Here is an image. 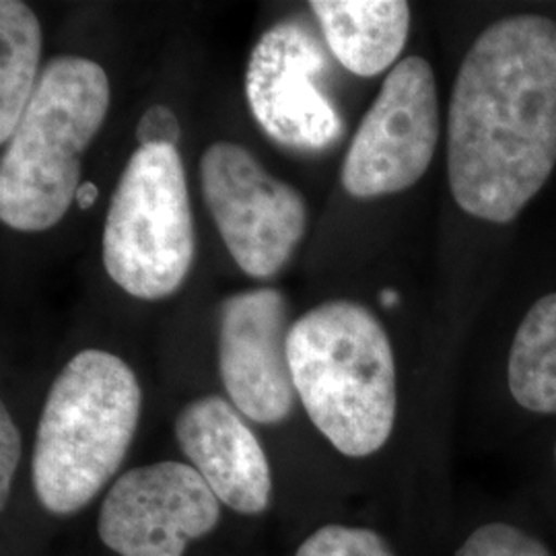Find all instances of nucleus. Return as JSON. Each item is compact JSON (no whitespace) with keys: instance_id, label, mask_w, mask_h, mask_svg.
I'll return each mask as SVG.
<instances>
[{"instance_id":"obj_2","label":"nucleus","mask_w":556,"mask_h":556,"mask_svg":"<svg viewBox=\"0 0 556 556\" xmlns=\"http://www.w3.org/2000/svg\"><path fill=\"white\" fill-rule=\"evenodd\" d=\"M293 383L319 433L340 454H376L396 420V363L390 338L365 305L319 303L291 326Z\"/></svg>"},{"instance_id":"obj_20","label":"nucleus","mask_w":556,"mask_h":556,"mask_svg":"<svg viewBox=\"0 0 556 556\" xmlns=\"http://www.w3.org/2000/svg\"><path fill=\"white\" fill-rule=\"evenodd\" d=\"M396 293L394 291H383L381 293V301L386 303V305H394L396 303Z\"/></svg>"},{"instance_id":"obj_16","label":"nucleus","mask_w":556,"mask_h":556,"mask_svg":"<svg viewBox=\"0 0 556 556\" xmlns=\"http://www.w3.org/2000/svg\"><path fill=\"white\" fill-rule=\"evenodd\" d=\"M457 556H551V553L536 538L509 523H486L464 542Z\"/></svg>"},{"instance_id":"obj_21","label":"nucleus","mask_w":556,"mask_h":556,"mask_svg":"<svg viewBox=\"0 0 556 556\" xmlns=\"http://www.w3.org/2000/svg\"><path fill=\"white\" fill-rule=\"evenodd\" d=\"M555 459H556V447H555Z\"/></svg>"},{"instance_id":"obj_15","label":"nucleus","mask_w":556,"mask_h":556,"mask_svg":"<svg viewBox=\"0 0 556 556\" xmlns=\"http://www.w3.org/2000/svg\"><path fill=\"white\" fill-rule=\"evenodd\" d=\"M295 556H394V553L371 530L330 523L307 538Z\"/></svg>"},{"instance_id":"obj_1","label":"nucleus","mask_w":556,"mask_h":556,"mask_svg":"<svg viewBox=\"0 0 556 556\" xmlns=\"http://www.w3.org/2000/svg\"><path fill=\"white\" fill-rule=\"evenodd\" d=\"M556 165V21L489 25L457 71L447 122L452 197L477 219L509 223Z\"/></svg>"},{"instance_id":"obj_6","label":"nucleus","mask_w":556,"mask_h":556,"mask_svg":"<svg viewBox=\"0 0 556 556\" xmlns=\"http://www.w3.org/2000/svg\"><path fill=\"white\" fill-rule=\"evenodd\" d=\"M202 197L225 248L254 278L278 275L307 231V204L245 147L220 140L200 160Z\"/></svg>"},{"instance_id":"obj_18","label":"nucleus","mask_w":556,"mask_h":556,"mask_svg":"<svg viewBox=\"0 0 556 556\" xmlns=\"http://www.w3.org/2000/svg\"><path fill=\"white\" fill-rule=\"evenodd\" d=\"M21 459V433L7 406L0 408V501L2 507L11 493V484Z\"/></svg>"},{"instance_id":"obj_17","label":"nucleus","mask_w":556,"mask_h":556,"mask_svg":"<svg viewBox=\"0 0 556 556\" xmlns=\"http://www.w3.org/2000/svg\"><path fill=\"white\" fill-rule=\"evenodd\" d=\"M139 147H176L181 139V126L174 110L167 105L149 108L137 124Z\"/></svg>"},{"instance_id":"obj_8","label":"nucleus","mask_w":556,"mask_h":556,"mask_svg":"<svg viewBox=\"0 0 556 556\" xmlns=\"http://www.w3.org/2000/svg\"><path fill=\"white\" fill-rule=\"evenodd\" d=\"M220 501L179 462L132 468L114 482L100 511L101 542L119 556H181L219 523Z\"/></svg>"},{"instance_id":"obj_19","label":"nucleus","mask_w":556,"mask_h":556,"mask_svg":"<svg viewBox=\"0 0 556 556\" xmlns=\"http://www.w3.org/2000/svg\"><path fill=\"white\" fill-rule=\"evenodd\" d=\"M100 197V190L96 184H80L79 192H77V202L80 208H89Z\"/></svg>"},{"instance_id":"obj_14","label":"nucleus","mask_w":556,"mask_h":556,"mask_svg":"<svg viewBox=\"0 0 556 556\" xmlns=\"http://www.w3.org/2000/svg\"><path fill=\"white\" fill-rule=\"evenodd\" d=\"M507 381L521 408L556 413V293L536 301L519 324Z\"/></svg>"},{"instance_id":"obj_4","label":"nucleus","mask_w":556,"mask_h":556,"mask_svg":"<svg viewBox=\"0 0 556 556\" xmlns=\"http://www.w3.org/2000/svg\"><path fill=\"white\" fill-rule=\"evenodd\" d=\"M98 62L56 56L41 71L0 163V219L23 233L56 227L80 188V163L110 112Z\"/></svg>"},{"instance_id":"obj_13","label":"nucleus","mask_w":556,"mask_h":556,"mask_svg":"<svg viewBox=\"0 0 556 556\" xmlns=\"http://www.w3.org/2000/svg\"><path fill=\"white\" fill-rule=\"evenodd\" d=\"M41 25L20 0L0 2V142H9L40 80Z\"/></svg>"},{"instance_id":"obj_7","label":"nucleus","mask_w":556,"mask_h":556,"mask_svg":"<svg viewBox=\"0 0 556 556\" xmlns=\"http://www.w3.org/2000/svg\"><path fill=\"white\" fill-rule=\"evenodd\" d=\"M438 85L420 56L400 60L361 119L342 163V186L355 199H379L408 190L435 157Z\"/></svg>"},{"instance_id":"obj_11","label":"nucleus","mask_w":556,"mask_h":556,"mask_svg":"<svg viewBox=\"0 0 556 556\" xmlns=\"http://www.w3.org/2000/svg\"><path fill=\"white\" fill-rule=\"evenodd\" d=\"M179 447L223 505L243 516L268 509L273 477L258 438L219 396L186 404L176 418Z\"/></svg>"},{"instance_id":"obj_3","label":"nucleus","mask_w":556,"mask_h":556,"mask_svg":"<svg viewBox=\"0 0 556 556\" xmlns=\"http://www.w3.org/2000/svg\"><path fill=\"white\" fill-rule=\"evenodd\" d=\"M142 392L122 358L87 349L60 371L43 402L34 486L41 507L71 516L98 497L139 427Z\"/></svg>"},{"instance_id":"obj_5","label":"nucleus","mask_w":556,"mask_h":556,"mask_svg":"<svg viewBox=\"0 0 556 556\" xmlns=\"http://www.w3.org/2000/svg\"><path fill=\"white\" fill-rule=\"evenodd\" d=\"M103 268L132 298L178 291L194 262V219L178 147H139L126 163L103 227Z\"/></svg>"},{"instance_id":"obj_9","label":"nucleus","mask_w":556,"mask_h":556,"mask_svg":"<svg viewBox=\"0 0 556 556\" xmlns=\"http://www.w3.org/2000/svg\"><path fill=\"white\" fill-rule=\"evenodd\" d=\"M326 64L318 41L293 21L262 34L245 68L252 116L270 139L293 151H324L342 137V118L316 83Z\"/></svg>"},{"instance_id":"obj_12","label":"nucleus","mask_w":556,"mask_h":556,"mask_svg":"<svg viewBox=\"0 0 556 556\" xmlns=\"http://www.w3.org/2000/svg\"><path fill=\"white\" fill-rule=\"evenodd\" d=\"M334 59L357 77H376L402 54L410 7L402 0H314L309 2Z\"/></svg>"},{"instance_id":"obj_10","label":"nucleus","mask_w":556,"mask_h":556,"mask_svg":"<svg viewBox=\"0 0 556 556\" xmlns=\"http://www.w3.org/2000/svg\"><path fill=\"white\" fill-rule=\"evenodd\" d=\"M289 334L287 299L277 289H252L220 303V379L233 406L254 422L277 425L295 406Z\"/></svg>"}]
</instances>
